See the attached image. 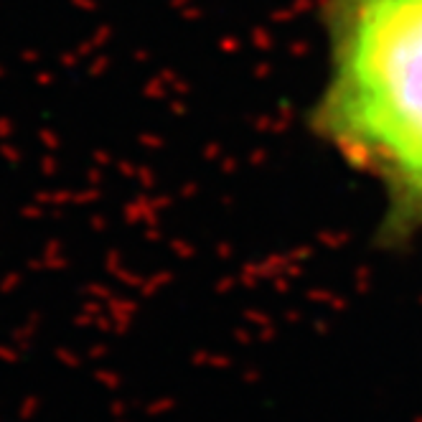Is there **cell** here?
I'll list each match as a JSON object with an SVG mask.
<instances>
[{"label": "cell", "instance_id": "obj_1", "mask_svg": "<svg viewBox=\"0 0 422 422\" xmlns=\"http://www.w3.org/2000/svg\"><path fill=\"white\" fill-rule=\"evenodd\" d=\"M308 130L379 188V239L422 234V0H328Z\"/></svg>", "mask_w": 422, "mask_h": 422}]
</instances>
